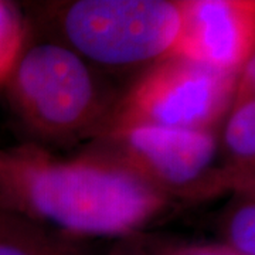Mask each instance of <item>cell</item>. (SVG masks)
I'll return each mask as SVG.
<instances>
[{"mask_svg":"<svg viewBox=\"0 0 255 255\" xmlns=\"http://www.w3.org/2000/svg\"><path fill=\"white\" fill-rule=\"evenodd\" d=\"M173 200L100 152L58 159L26 145L0 150V211L65 237H135Z\"/></svg>","mask_w":255,"mask_h":255,"instance_id":"6da1fadb","label":"cell"},{"mask_svg":"<svg viewBox=\"0 0 255 255\" xmlns=\"http://www.w3.org/2000/svg\"><path fill=\"white\" fill-rule=\"evenodd\" d=\"M4 85L21 121L51 139L97 135L117 102L105 97L91 65L64 43L24 46Z\"/></svg>","mask_w":255,"mask_h":255,"instance_id":"7a4b0ae2","label":"cell"},{"mask_svg":"<svg viewBox=\"0 0 255 255\" xmlns=\"http://www.w3.org/2000/svg\"><path fill=\"white\" fill-rule=\"evenodd\" d=\"M184 1L78 0L60 13L65 46L104 67L153 65L176 53Z\"/></svg>","mask_w":255,"mask_h":255,"instance_id":"3957f363","label":"cell"},{"mask_svg":"<svg viewBox=\"0 0 255 255\" xmlns=\"http://www.w3.org/2000/svg\"><path fill=\"white\" fill-rule=\"evenodd\" d=\"M240 73L173 54L146 68L95 135L129 127L213 130L230 110Z\"/></svg>","mask_w":255,"mask_h":255,"instance_id":"277c9868","label":"cell"},{"mask_svg":"<svg viewBox=\"0 0 255 255\" xmlns=\"http://www.w3.org/2000/svg\"><path fill=\"white\" fill-rule=\"evenodd\" d=\"M118 160L172 200L204 197L236 187L217 167L220 143L213 130L129 127L97 136V150Z\"/></svg>","mask_w":255,"mask_h":255,"instance_id":"5b68a950","label":"cell"},{"mask_svg":"<svg viewBox=\"0 0 255 255\" xmlns=\"http://www.w3.org/2000/svg\"><path fill=\"white\" fill-rule=\"evenodd\" d=\"M254 34L253 1H184V21L174 54L240 73L254 57Z\"/></svg>","mask_w":255,"mask_h":255,"instance_id":"8992f818","label":"cell"},{"mask_svg":"<svg viewBox=\"0 0 255 255\" xmlns=\"http://www.w3.org/2000/svg\"><path fill=\"white\" fill-rule=\"evenodd\" d=\"M254 57L241 68L224 129L227 167L236 187L250 189L255 157V73Z\"/></svg>","mask_w":255,"mask_h":255,"instance_id":"52a82bcc","label":"cell"},{"mask_svg":"<svg viewBox=\"0 0 255 255\" xmlns=\"http://www.w3.org/2000/svg\"><path fill=\"white\" fill-rule=\"evenodd\" d=\"M0 255H82L70 237L0 211Z\"/></svg>","mask_w":255,"mask_h":255,"instance_id":"ba28073f","label":"cell"},{"mask_svg":"<svg viewBox=\"0 0 255 255\" xmlns=\"http://www.w3.org/2000/svg\"><path fill=\"white\" fill-rule=\"evenodd\" d=\"M26 26L16 6L0 0V85H4L26 46Z\"/></svg>","mask_w":255,"mask_h":255,"instance_id":"9c48e42d","label":"cell"},{"mask_svg":"<svg viewBox=\"0 0 255 255\" xmlns=\"http://www.w3.org/2000/svg\"><path fill=\"white\" fill-rule=\"evenodd\" d=\"M227 247L237 255H255L254 197L248 196L238 203L227 220Z\"/></svg>","mask_w":255,"mask_h":255,"instance_id":"30bf717a","label":"cell"},{"mask_svg":"<svg viewBox=\"0 0 255 255\" xmlns=\"http://www.w3.org/2000/svg\"><path fill=\"white\" fill-rule=\"evenodd\" d=\"M157 255H237L226 246H193L180 247L160 251Z\"/></svg>","mask_w":255,"mask_h":255,"instance_id":"8fae6325","label":"cell"},{"mask_svg":"<svg viewBox=\"0 0 255 255\" xmlns=\"http://www.w3.org/2000/svg\"><path fill=\"white\" fill-rule=\"evenodd\" d=\"M159 253H152L145 247L136 246V243H127V246L119 247L111 255H157Z\"/></svg>","mask_w":255,"mask_h":255,"instance_id":"7c38bea8","label":"cell"}]
</instances>
